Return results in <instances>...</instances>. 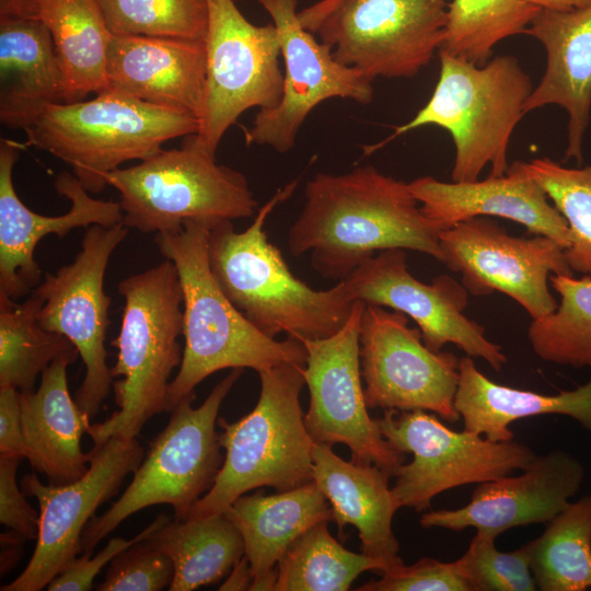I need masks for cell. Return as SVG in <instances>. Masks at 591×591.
Segmentation results:
<instances>
[{
    "label": "cell",
    "mask_w": 591,
    "mask_h": 591,
    "mask_svg": "<svg viewBox=\"0 0 591 591\" xmlns=\"http://www.w3.org/2000/svg\"><path fill=\"white\" fill-rule=\"evenodd\" d=\"M364 308V302L356 300L338 332L301 340L308 352L303 375L310 393L304 425L315 443H344L351 451V461L374 464L393 477L406 454L383 437L368 413L359 341Z\"/></svg>",
    "instance_id": "14"
},
{
    "label": "cell",
    "mask_w": 591,
    "mask_h": 591,
    "mask_svg": "<svg viewBox=\"0 0 591 591\" xmlns=\"http://www.w3.org/2000/svg\"><path fill=\"white\" fill-rule=\"evenodd\" d=\"M125 305L117 349L111 368L118 410L91 425L88 434L99 445L111 438L134 439L153 416L166 412L173 370L182 362L178 338L183 335V291L171 260L119 281Z\"/></svg>",
    "instance_id": "4"
},
{
    "label": "cell",
    "mask_w": 591,
    "mask_h": 591,
    "mask_svg": "<svg viewBox=\"0 0 591 591\" xmlns=\"http://www.w3.org/2000/svg\"><path fill=\"white\" fill-rule=\"evenodd\" d=\"M113 35L205 40L207 0H97Z\"/></svg>",
    "instance_id": "38"
},
{
    "label": "cell",
    "mask_w": 591,
    "mask_h": 591,
    "mask_svg": "<svg viewBox=\"0 0 591 591\" xmlns=\"http://www.w3.org/2000/svg\"><path fill=\"white\" fill-rule=\"evenodd\" d=\"M357 591H471L457 560L445 563L425 557L410 566L405 564L381 572Z\"/></svg>",
    "instance_id": "41"
},
{
    "label": "cell",
    "mask_w": 591,
    "mask_h": 591,
    "mask_svg": "<svg viewBox=\"0 0 591 591\" xmlns=\"http://www.w3.org/2000/svg\"><path fill=\"white\" fill-rule=\"evenodd\" d=\"M209 229L186 221L179 230L154 236L161 255L176 266L183 291L185 346L178 372L169 385L166 412L195 394L196 385L217 371L251 368L258 373L286 362L306 363L301 340L265 335L225 297L209 266Z\"/></svg>",
    "instance_id": "3"
},
{
    "label": "cell",
    "mask_w": 591,
    "mask_h": 591,
    "mask_svg": "<svg viewBox=\"0 0 591 591\" xmlns=\"http://www.w3.org/2000/svg\"><path fill=\"white\" fill-rule=\"evenodd\" d=\"M297 185L292 181L279 188L242 232L230 220L210 228L208 259L225 297L262 333L271 338L285 333L299 340L322 339L345 325L355 300L343 281L314 290L293 276L264 230L269 215Z\"/></svg>",
    "instance_id": "2"
},
{
    "label": "cell",
    "mask_w": 591,
    "mask_h": 591,
    "mask_svg": "<svg viewBox=\"0 0 591 591\" xmlns=\"http://www.w3.org/2000/svg\"><path fill=\"white\" fill-rule=\"evenodd\" d=\"M36 19V0H0V20Z\"/></svg>",
    "instance_id": "46"
},
{
    "label": "cell",
    "mask_w": 591,
    "mask_h": 591,
    "mask_svg": "<svg viewBox=\"0 0 591 591\" xmlns=\"http://www.w3.org/2000/svg\"><path fill=\"white\" fill-rule=\"evenodd\" d=\"M105 179L119 193L124 224L142 233L176 231L186 221L212 228L258 210L245 176L218 164L197 132L183 137L179 149H162Z\"/></svg>",
    "instance_id": "8"
},
{
    "label": "cell",
    "mask_w": 591,
    "mask_h": 591,
    "mask_svg": "<svg viewBox=\"0 0 591 591\" xmlns=\"http://www.w3.org/2000/svg\"><path fill=\"white\" fill-rule=\"evenodd\" d=\"M36 19L50 33L62 71L63 102L108 88L111 33L97 0H36Z\"/></svg>",
    "instance_id": "30"
},
{
    "label": "cell",
    "mask_w": 591,
    "mask_h": 591,
    "mask_svg": "<svg viewBox=\"0 0 591 591\" xmlns=\"http://www.w3.org/2000/svg\"><path fill=\"white\" fill-rule=\"evenodd\" d=\"M288 232L292 256L310 253L324 278L343 280L376 253L402 248L441 262L442 229L418 207L408 183L371 165L348 173H317Z\"/></svg>",
    "instance_id": "1"
},
{
    "label": "cell",
    "mask_w": 591,
    "mask_h": 591,
    "mask_svg": "<svg viewBox=\"0 0 591 591\" xmlns=\"http://www.w3.org/2000/svg\"><path fill=\"white\" fill-rule=\"evenodd\" d=\"M43 297L33 290L21 303L0 294V386L34 392L36 379L61 354L76 348L38 322Z\"/></svg>",
    "instance_id": "34"
},
{
    "label": "cell",
    "mask_w": 591,
    "mask_h": 591,
    "mask_svg": "<svg viewBox=\"0 0 591 591\" xmlns=\"http://www.w3.org/2000/svg\"><path fill=\"white\" fill-rule=\"evenodd\" d=\"M144 457L136 438H111L90 451L88 472L78 480L43 484L36 474L25 475L21 488L39 505L34 553L22 573L1 591H39L81 553V535L96 509L116 496L125 477Z\"/></svg>",
    "instance_id": "16"
},
{
    "label": "cell",
    "mask_w": 591,
    "mask_h": 591,
    "mask_svg": "<svg viewBox=\"0 0 591 591\" xmlns=\"http://www.w3.org/2000/svg\"><path fill=\"white\" fill-rule=\"evenodd\" d=\"M327 524H314L287 548L277 563L275 591H346L362 572L387 570L381 559L346 549Z\"/></svg>",
    "instance_id": "33"
},
{
    "label": "cell",
    "mask_w": 591,
    "mask_h": 591,
    "mask_svg": "<svg viewBox=\"0 0 591 591\" xmlns=\"http://www.w3.org/2000/svg\"><path fill=\"white\" fill-rule=\"evenodd\" d=\"M170 520L171 519L165 513H162L144 530L131 538L112 537L93 557L91 556L92 552L82 553L80 558H74L69 566L47 586V589L49 591L91 590L94 578L116 555L134 543L148 538L155 530Z\"/></svg>",
    "instance_id": "42"
},
{
    "label": "cell",
    "mask_w": 591,
    "mask_h": 591,
    "mask_svg": "<svg viewBox=\"0 0 591 591\" xmlns=\"http://www.w3.org/2000/svg\"><path fill=\"white\" fill-rule=\"evenodd\" d=\"M78 356L77 348L59 355L40 374L36 391L20 392L25 459L56 485L78 480L90 465L81 438L91 418L72 399L67 380V369Z\"/></svg>",
    "instance_id": "25"
},
{
    "label": "cell",
    "mask_w": 591,
    "mask_h": 591,
    "mask_svg": "<svg viewBox=\"0 0 591 591\" xmlns=\"http://www.w3.org/2000/svg\"><path fill=\"white\" fill-rule=\"evenodd\" d=\"M174 577L172 559L153 547L147 538L120 552L97 591H160L170 588Z\"/></svg>",
    "instance_id": "40"
},
{
    "label": "cell",
    "mask_w": 591,
    "mask_h": 591,
    "mask_svg": "<svg viewBox=\"0 0 591 591\" xmlns=\"http://www.w3.org/2000/svg\"><path fill=\"white\" fill-rule=\"evenodd\" d=\"M20 155L16 143L0 141V294L12 300L27 297L42 282L34 258L39 241L49 234L66 236L77 228L112 227L123 222L119 202L95 199L69 172L55 178L56 190L71 201L61 216H43L27 208L16 195L13 167Z\"/></svg>",
    "instance_id": "20"
},
{
    "label": "cell",
    "mask_w": 591,
    "mask_h": 591,
    "mask_svg": "<svg viewBox=\"0 0 591 591\" xmlns=\"http://www.w3.org/2000/svg\"><path fill=\"white\" fill-rule=\"evenodd\" d=\"M222 513L243 537L253 581L273 570L304 531L318 522L333 521L332 508L313 480L274 495L265 496L262 489L242 495Z\"/></svg>",
    "instance_id": "29"
},
{
    "label": "cell",
    "mask_w": 591,
    "mask_h": 591,
    "mask_svg": "<svg viewBox=\"0 0 591 591\" xmlns=\"http://www.w3.org/2000/svg\"><path fill=\"white\" fill-rule=\"evenodd\" d=\"M312 460V479L327 499L339 534L345 525H352L361 553L381 559L387 570L403 565L392 529L398 509L389 488L391 476L371 463L347 462L322 443L314 442Z\"/></svg>",
    "instance_id": "26"
},
{
    "label": "cell",
    "mask_w": 591,
    "mask_h": 591,
    "mask_svg": "<svg viewBox=\"0 0 591 591\" xmlns=\"http://www.w3.org/2000/svg\"><path fill=\"white\" fill-rule=\"evenodd\" d=\"M495 537L476 533L467 551L457 560L471 591H535L528 544L500 552Z\"/></svg>",
    "instance_id": "39"
},
{
    "label": "cell",
    "mask_w": 591,
    "mask_h": 591,
    "mask_svg": "<svg viewBox=\"0 0 591 591\" xmlns=\"http://www.w3.org/2000/svg\"><path fill=\"white\" fill-rule=\"evenodd\" d=\"M234 1L207 0L206 80L197 134L213 154L240 115L252 107H275L283 90L275 25H254Z\"/></svg>",
    "instance_id": "12"
},
{
    "label": "cell",
    "mask_w": 591,
    "mask_h": 591,
    "mask_svg": "<svg viewBox=\"0 0 591 591\" xmlns=\"http://www.w3.org/2000/svg\"><path fill=\"white\" fill-rule=\"evenodd\" d=\"M198 129L193 114L106 89L90 101L47 106L25 134L28 146L63 161L89 193L99 194L107 186V173Z\"/></svg>",
    "instance_id": "7"
},
{
    "label": "cell",
    "mask_w": 591,
    "mask_h": 591,
    "mask_svg": "<svg viewBox=\"0 0 591 591\" xmlns=\"http://www.w3.org/2000/svg\"><path fill=\"white\" fill-rule=\"evenodd\" d=\"M450 0H321L298 12L334 57L368 79L413 78L440 49Z\"/></svg>",
    "instance_id": "10"
},
{
    "label": "cell",
    "mask_w": 591,
    "mask_h": 591,
    "mask_svg": "<svg viewBox=\"0 0 591 591\" xmlns=\"http://www.w3.org/2000/svg\"><path fill=\"white\" fill-rule=\"evenodd\" d=\"M242 368H234L193 407L195 394L184 397L170 413L165 428L153 439L123 495L100 517H92L81 535V554L94 547L124 520L153 505L167 503L174 519L183 520L213 485L222 466L219 409Z\"/></svg>",
    "instance_id": "9"
},
{
    "label": "cell",
    "mask_w": 591,
    "mask_h": 591,
    "mask_svg": "<svg viewBox=\"0 0 591 591\" xmlns=\"http://www.w3.org/2000/svg\"><path fill=\"white\" fill-rule=\"evenodd\" d=\"M237 1H240V0H237Z\"/></svg>",
    "instance_id": "48"
},
{
    "label": "cell",
    "mask_w": 591,
    "mask_h": 591,
    "mask_svg": "<svg viewBox=\"0 0 591 591\" xmlns=\"http://www.w3.org/2000/svg\"><path fill=\"white\" fill-rule=\"evenodd\" d=\"M360 367L368 408L425 410L456 422L460 359L432 351L408 316L366 304L360 323Z\"/></svg>",
    "instance_id": "15"
},
{
    "label": "cell",
    "mask_w": 591,
    "mask_h": 591,
    "mask_svg": "<svg viewBox=\"0 0 591 591\" xmlns=\"http://www.w3.org/2000/svg\"><path fill=\"white\" fill-rule=\"evenodd\" d=\"M375 421L396 450L413 454V461L394 476L391 493L397 509L427 510L443 491L511 475L536 456L513 440L491 441L474 431H454L425 410L386 409Z\"/></svg>",
    "instance_id": "11"
},
{
    "label": "cell",
    "mask_w": 591,
    "mask_h": 591,
    "mask_svg": "<svg viewBox=\"0 0 591 591\" xmlns=\"http://www.w3.org/2000/svg\"><path fill=\"white\" fill-rule=\"evenodd\" d=\"M253 581V573L250 561L244 555L232 568L225 581L218 590L224 591H239L250 590Z\"/></svg>",
    "instance_id": "45"
},
{
    "label": "cell",
    "mask_w": 591,
    "mask_h": 591,
    "mask_svg": "<svg viewBox=\"0 0 591 591\" xmlns=\"http://www.w3.org/2000/svg\"><path fill=\"white\" fill-rule=\"evenodd\" d=\"M147 541L173 561L171 591H192L219 582L245 555L243 537L224 513L170 520Z\"/></svg>",
    "instance_id": "31"
},
{
    "label": "cell",
    "mask_w": 591,
    "mask_h": 591,
    "mask_svg": "<svg viewBox=\"0 0 591 591\" xmlns=\"http://www.w3.org/2000/svg\"><path fill=\"white\" fill-rule=\"evenodd\" d=\"M525 35L546 51V67L524 103V115L547 105L567 114L565 160L582 162V144L591 119V4L571 10L541 9Z\"/></svg>",
    "instance_id": "23"
},
{
    "label": "cell",
    "mask_w": 591,
    "mask_h": 591,
    "mask_svg": "<svg viewBox=\"0 0 591 591\" xmlns=\"http://www.w3.org/2000/svg\"><path fill=\"white\" fill-rule=\"evenodd\" d=\"M438 57L439 79L426 105L386 139L363 150L369 154L408 131L433 125L449 131L454 143L452 182L477 181L488 165L490 176L503 175L511 136L534 88L529 74L513 55L494 57L483 66L441 49Z\"/></svg>",
    "instance_id": "5"
},
{
    "label": "cell",
    "mask_w": 591,
    "mask_h": 591,
    "mask_svg": "<svg viewBox=\"0 0 591 591\" xmlns=\"http://www.w3.org/2000/svg\"><path fill=\"white\" fill-rule=\"evenodd\" d=\"M540 10L523 0H451L440 49L483 66L499 42L524 34Z\"/></svg>",
    "instance_id": "36"
},
{
    "label": "cell",
    "mask_w": 591,
    "mask_h": 591,
    "mask_svg": "<svg viewBox=\"0 0 591 591\" xmlns=\"http://www.w3.org/2000/svg\"><path fill=\"white\" fill-rule=\"evenodd\" d=\"M454 406L464 429L491 441L513 440L510 424L538 415H565L591 431V378L575 390L542 394L498 384L484 375L470 356L460 359Z\"/></svg>",
    "instance_id": "28"
},
{
    "label": "cell",
    "mask_w": 591,
    "mask_h": 591,
    "mask_svg": "<svg viewBox=\"0 0 591 591\" xmlns=\"http://www.w3.org/2000/svg\"><path fill=\"white\" fill-rule=\"evenodd\" d=\"M256 1L277 30L286 72L279 103L257 112L245 139L247 144L268 146L286 153L293 148L300 128L318 104L333 97L368 104L373 99V86L361 72L339 62L302 25L297 0Z\"/></svg>",
    "instance_id": "18"
},
{
    "label": "cell",
    "mask_w": 591,
    "mask_h": 591,
    "mask_svg": "<svg viewBox=\"0 0 591 591\" xmlns=\"http://www.w3.org/2000/svg\"><path fill=\"white\" fill-rule=\"evenodd\" d=\"M530 4L547 10H571L591 4V0H523Z\"/></svg>",
    "instance_id": "47"
},
{
    "label": "cell",
    "mask_w": 591,
    "mask_h": 591,
    "mask_svg": "<svg viewBox=\"0 0 591 591\" xmlns=\"http://www.w3.org/2000/svg\"><path fill=\"white\" fill-rule=\"evenodd\" d=\"M20 457L0 456V522L24 540L38 533L39 515L25 499L16 482Z\"/></svg>",
    "instance_id": "43"
},
{
    "label": "cell",
    "mask_w": 591,
    "mask_h": 591,
    "mask_svg": "<svg viewBox=\"0 0 591 591\" xmlns=\"http://www.w3.org/2000/svg\"><path fill=\"white\" fill-rule=\"evenodd\" d=\"M549 285L559 303L552 313L532 320L528 329L532 350L547 362L591 368V276L552 274Z\"/></svg>",
    "instance_id": "35"
},
{
    "label": "cell",
    "mask_w": 591,
    "mask_h": 591,
    "mask_svg": "<svg viewBox=\"0 0 591 591\" xmlns=\"http://www.w3.org/2000/svg\"><path fill=\"white\" fill-rule=\"evenodd\" d=\"M521 163L567 222L565 255L569 267L591 276V164L568 167L548 158Z\"/></svg>",
    "instance_id": "37"
},
{
    "label": "cell",
    "mask_w": 591,
    "mask_h": 591,
    "mask_svg": "<svg viewBox=\"0 0 591 591\" xmlns=\"http://www.w3.org/2000/svg\"><path fill=\"white\" fill-rule=\"evenodd\" d=\"M303 369L286 362L259 371L255 407L236 421L217 420L224 460L213 485L185 519L220 514L245 493L264 486L279 493L313 480L314 441L299 399L305 385Z\"/></svg>",
    "instance_id": "6"
},
{
    "label": "cell",
    "mask_w": 591,
    "mask_h": 591,
    "mask_svg": "<svg viewBox=\"0 0 591 591\" xmlns=\"http://www.w3.org/2000/svg\"><path fill=\"white\" fill-rule=\"evenodd\" d=\"M0 456L26 457L20 391L12 386H0Z\"/></svg>",
    "instance_id": "44"
},
{
    "label": "cell",
    "mask_w": 591,
    "mask_h": 591,
    "mask_svg": "<svg viewBox=\"0 0 591 591\" xmlns=\"http://www.w3.org/2000/svg\"><path fill=\"white\" fill-rule=\"evenodd\" d=\"M340 281L352 300L409 316L432 351L454 344L466 356L485 360L496 372L507 362L501 346L490 341L485 328L465 315L468 291L462 282L449 275L434 277L431 283L419 281L408 271L405 250L381 251Z\"/></svg>",
    "instance_id": "19"
},
{
    "label": "cell",
    "mask_w": 591,
    "mask_h": 591,
    "mask_svg": "<svg viewBox=\"0 0 591 591\" xmlns=\"http://www.w3.org/2000/svg\"><path fill=\"white\" fill-rule=\"evenodd\" d=\"M531 571L541 591L591 588V495L581 497L546 523L528 543Z\"/></svg>",
    "instance_id": "32"
},
{
    "label": "cell",
    "mask_w": 591,
    "mask_h": 591,
    "mask_svg": "<svg viewBox=\"0 0 591 591\" xmlns=\"http://www.w3.org/2000/svg\"><path fill=\"white\" fill-rule=\"evenodd\" d=\"M54 43L37 19L0 20V121L26 130L43 111L63 102Z\"/></svg>",
    "instance_id": "27"
},
{
    "label": "cell",
    "mask_w": 591,
    "mask_h": 591,
    "mask_svg": "<svg viewBox=\"0 0 591 591\" xmlns=\"http://www.w3.org/2000/svg\"><path fill=\"white\" fill-rule=\"evenodd\" d=\"M106 71L107 89L193 114L199 120L206 80L205 40L113 35Z\"/></svg>",
    "instance_id": "24"
},
{
    "label": "cell",
    "mask_w": 591,
    "mask_h": 591,
    "mask_svg": "<svg viewBox=\"0 0 591 591\" xmlns=\"http://www.w3.org/2000/svg\"><path fill=\"white\" fill-rule=\"evenodd\" d=\"M128 231L124 222L90 225L74 259L46 274L34 289L44 299L39 324L67 337L83 361L85 372L74 401L90 418L97 414L114 383L106 362L111 298L104 291V277L112 254Z\"/></svg>",
    "instance_id": "13"
},
{
    "label": "cell",
    "mask_w": 591,
    "mask_h": 591,
    "mask_svg": "<svg viewBox=\"0 0 591 591\" xmlns=\"http://www.w3.org/2000/svg\"><path fill=\"white\" fill-rule=\"evenodd\" d=\"M441 263L462 276L468 293L501 292L537 318L557 301L549 290L552 274L572 276L565 250L544 235L514 236L488 217H475L440 232Z\"/></svg>",
    "instance_id": "17"
},
{
    "label": "cell",
    "mask_w": 591,
    "mask_h": 591,
    "mask_svg": "<svg viewBox=\"0 0 591 591\" xmlns=\"http://www.w3.org/2000/svg\"><path fill=\"white\" fill-rule=\"evenodd\" d=\"M408 185L421 211L442 230L475 217H499L554 240L564 250L569 245L566 220L521 161L509 165L503 175L485 179L442 182L422 176Z\"/></svg>",
    "instance_id": "22"
},
{
    "label": "cell",
    "mask_w": 591,
    "mask_h": 591,
    "mask_svg": "<svg viewBox=\"0 0 591 591\" xmlns=\"http://www.w3.org/2000/svg\"><path fill=\"white\" fill-rule=\"evenodd\" d=\"M583 476L581 463L556 449L536 455L517 476L478 484L464 507L422 514L419 524L451 531L475 528L476 533L497 538L512 528L547 523L579 491Z\"/></svg>",
    "instance_id": "21"
}]
</instances>
